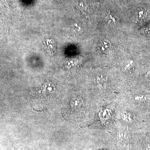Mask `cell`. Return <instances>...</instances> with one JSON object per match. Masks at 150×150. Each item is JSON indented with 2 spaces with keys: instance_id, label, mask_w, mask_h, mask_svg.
Masks as SVG:
<instances>
[{
  "instance_id": "cell-1",
  "label": "cell",
  "mask_w": 150,
  "mask_h": 150,
  "mask_svg": "<svg viewBox=\"0 0 150 150\" xmlns=\"http://www.w3.org/2000/svg\"><path fill=\"white\" fill-rule=\"evenodd\" d=\"M112 115V110L109 108H105L101 110L98 115L100 119L103 122H105V121L109 120Z\"/></svg>"
},
{
  "instance_id": "cell-2",
  "label": "cell",
  "mask_w": 150,
  "mask_h": 150,
  "mask_svg": "<svg viewBox=\"0 0 150 150\" xmlns=\"http://www.w3.org/2000/svg\"><path fill=\"white\" fill-rule=\"evenodd\" d=\"M83 102V100L80 98L76 97L73 98L71 100V106L76 110H79L82 107Z\"/></svg>"
},
{
  "instance_id": "cell-3",
  "label": "cell",
  "mask_w": 150,
  "mask_h": 150,
  "mask_svg": "<svg viewBox=\"0 0 150 150\" xmlns=\"http://www.w3.org/2000/svg\"><path fill=\"white\" fill-rule=\"evenodd\" d=\"M134 99L138 102H144L150 100V94L136 95L134 97Z\"/></svg>"
},
{
  "instance_id": "cell-4",
  "label": "cell",
  "mask_w": 150,
  "mask_h": 150,
  "mask_svg": "<svg viewBox=\"0 0 150 150\" xmlns=\"http://www.w3.org/2000/svg\"><path fill=\"white\" fill-rule=\"evenodd\" d=\"M117 138L119 142L125 143L129 140V134L126 131H121L117 134Z\"/></svg>"
},
{
  "instance_id": "cell-5",
  "label": "cell",
  "mask_w": 150,
  "mask_h": 150,
  "mask_svg": "<svg viewBox=\"0 0 150 150\" xmlns=\"http://www.w3.org/2000/svg\"><path fill=\"white\" fill-rule=\"evenodd\" d=\"M122 119L127 123H131L133 121V117L131 113L127 111H124L121 113Z\"/></svg>"
},
{
  "instance_id": "cell-6",
  "label": "cell",
  "mask_w": 150,
  "mask_h": 150,
  "mask_svg": "<svg viewBox=\"0 0 150 150\" xmlns=\"http://www.w3.org/2000/svg\"><path fill=\"white\" fill-rule=\"evenodd\" d=\"M98 87L100 89L104 90L106 88V83L104 81V79L102 77H99L98 79Z\"/></svg>"
},
{
  "instance_id": "cell-7",
  "label": "cell",
  "mask_w": 150,
  "mask_h": 150,
  "mask_svg": "<svg viewBox=\"0 0 150 150\" xmlns=\"http://www.w3.org/2000/svg\"><path fill=\"white\" fill-rule=\"evenodd\" d=\"M55 91V88L54 86H52L48 85L46 86L45 88H44V91L46 93L45 94L47 95L51 94L53 93Z\"/></svg>"
}]
</instances>
